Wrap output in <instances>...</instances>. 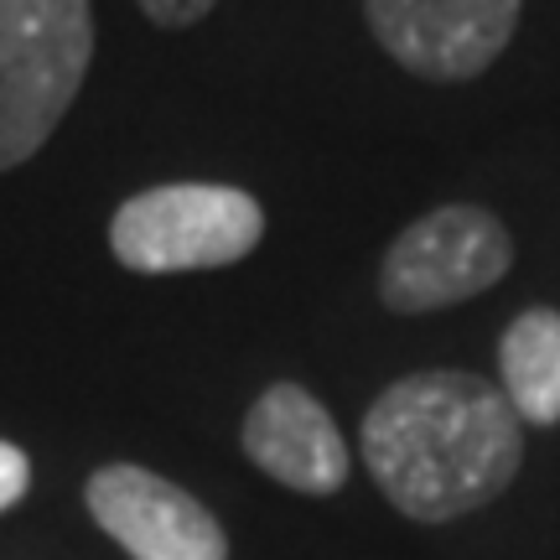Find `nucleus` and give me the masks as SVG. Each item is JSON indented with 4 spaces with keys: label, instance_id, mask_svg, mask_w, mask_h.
Returning a JSON list of instances; mask_svg holds the SVG:
<instances>
[{
    "label": "nucleus",
    "instance_id": "obj_4",
    "mask_svg": "<svg viewBox=\"0 0 560 560\" xmlns=\"http://www.w3.org/2000/svg\"><path fill=\"white\" fill-rule=\"evenodd\" d=\"M514 260V240L488 208L446 202L416 219L380 265V296L389 312H436L499 285Z\"/></svg>",
    "mask_w": 560,
    "mask_h": 560
},
{
    "label": "nucleus",
    "instance_id": "obj_10",
    "mask_svg": "<svg viewBox=\"0 0 560 560\" xmlns=\"http://www.w3.org/2000/svg\"><path fill=\"white\" fill-rule=\"evenodd\" d=\"M213 5H223V0H140V11L156 21V26H166V32H182V26H198Z\"/></svg>",
    "mask_w": 560,
    "mask_h": 560
},
{
    "label": "nucleus",
    "instance_id": "obj_5",
    "mask_svg": "<svg viewBox=\"0 0 560 560\" xmlns=\"http://www.w3.org/2000/svg\"><path fill=\"white\" fill-rule=\"evenodd\" d=\"M524 0H363L369 32L416 79L467 83L503 58Z\"/></svg>",
    "mask_w": 560,
    "mask_h": 560
},
{
    "label": "nucleus",
    "instance_id": "obj_8",
    "mask_svg": "<svg viewBox=\"0 0 560 560\" xmlns=\"http://www.w3.org/2000/svg\"><path fill=\"white\" fill-rule=\"evenodd\" d=\"M499 389L514 416L529 425L560 420V312L529 306L503 327L499 342Z\"/></svg>",
    "mask_w": 560,
    "mask_h": 560
},
{
    "label": "nucleus",
    "instance_id": "obj_2",
    "mask_svg": "<svg viewBox=\"0 0 560 560\" xmlns=\"http://www.w3.org/2000/svg\"><path fill=\"white\" fill-rule=\"evenodd\" d=\"M94 62L89 0H0V172L32 161Z\"/></svg>",
    "mask_w": 560,
    "mask_h": 560
},
{
    "label": "nucleus",
    "instance_id": "obj_7",
    "mask_svg": "<svg viewBox=\"0 0 560 560\" xmlns=\"http://www.w3.org/2000/svg\"><path fill=\"white\" fill-rule=\"evenodd\" d=\"M244 452L296 493H338L348 482V441L327 405L301 384H270L244 416Z\"/></svg>",
    "mask_w": 560,
    "mask_h": 560
},
{
    "label": "nucleus",
    "instance_id": "obj_6",
    "mask_svg": "<svg viewBox=\"0 0 560 560\" xmlns=\"http://www.w3.org/2000/svg\"><path fill=\"white\" fill-rule=\"evenodd\" d=\"M89 514L130 560H229L219 520L177 482L130 462L89 478Z\"/></svg>",
    "mask_w": 560,
    "mask_h": 560
},
{
    "label": "nucleus",
    "instance_id": "obj_1",
    "mask_svg": "<svg viewBox=\"0 0 560 560\" xmlns=\"http://www.w3.org/2000/svg\"><path fill=\"white\" fill-rule=\"evenodd\" d=\"M380 493L420 524H446L499 499L524 457L520 416L499 384L431 369L389 384L359 431Z\"/></svg>",
    "mask_w": 560,
    "mask_h": 560
},
{
    "label": "nucleus",
    "instance_id": "obj_9",
    "mask_svg": "<svg viewBox=\"0 0 560 560\" xmlns=\"http://www.w3.org/2000/svg\"><path fill=\"white\" fill-rule=\"evenodd\" d=\"M26 488H32V462L21 446L11 441H0V514L11 509V503L26 499Z\"/></svg>",
    "mask_w": 560,
    "mask_h": 560
},
{
    "label": "nucleus",
    "instance_id": "obj_3",
    "mask_svg": "<svg viewBox=\"0 0 560 560\" xmlns=\"http://www.w3.org/2000/svg\"><path fill=\"white\" fill-rule=\"evenodd\" d=\"M260 234L265 213L249 192L223 182H166L120 202L109 249L136 276H177L244 260Z\"/></svg>",
    "mask_w": 560,
    "mask_h": 560
}]
</instances>
